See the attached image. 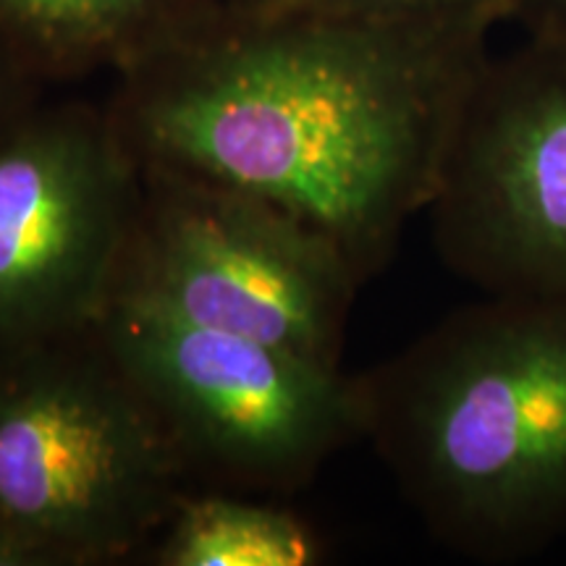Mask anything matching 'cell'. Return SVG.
I'll list each match as a JSON object with an SVG mask.
<instances>
[{
  "mask_svg": "<svg viewBox=\"0 0 566 566\" xmlns=\"http://www.w3.org/2000/svg\"><path fill=\"white\" fill-rule=\"evenodd\" d=\"M441 263L483 294L566 296V40L488 59L428 208Z\"/></svg>",
  "mask_w": 566,
  "mask_h": 566,
  "instance_id": "obj_7",
  "label": "cell"
},
{
  "mask_svg": "<svg viewBox=\"0 0 566 566\" xmlns=\"http://www.w3.org/2000/svg\"><path fill=\"white\" fill-rule=\"evenodd\" d=\"M359 384L365 438L441 546L520 564L566 537V296L483 294Z\"/></svg>",
  "mask_w": 566,
  "mask_h": 566,
  "instance_id": "obj_2",
  "label": "cell"
},
{
  "mask_svg": "<svg viewBox=\"0 0 566 566\" xmlns=\"http://www.w3.org/2000/svg\"><path fill=\"white\" fill-rule=\"evenodd\" d=\"M491 27L223 3L124 66L108 116L139 166L281 205L367 283L433 202Z\"/></svg>",
  "mask_w": 566,
  "mask_h": 566,
  "instance_id": "obj_1",
  "label": "cell"
},
{
  "mask_svg": "<svg viewBox=\"0 0 566 566\" xmlns=\"http://www.w3.org/2000/svg\"><path fill=\"white\" fill-rule=\"evenodd\" d=\"M514 19L527 27V34L566 40V0H516Z\"/></svg>",
  "mask_w": 566,
  "mask_h": 566,
  "instance_id": "obj_12",
  "label": "cell"
},
{
  "mask_svg": "<svg viewBox=\"0 0 566 566\" xmlns=\"http://www.w3.org/2000/svg\"><path fill=\"white\" fill-rule=\"evenodd\" d=\"M137 195L108 108L38 103L0 132V357L101 317Z\"/></svg>",
  "mask_w": 566,
  "mask_h": 566,
  "instance_id": "obj_6",
  "label": "cell"
},
{
  "mask_svg": "<svg viewBox=\"0 0 566 566\" xmlns=\"http://www.w3.org/2000/svg\"><path fill=\"white\" fill-rule=\"evenodd\" d=\"M40 76L21 61V55L0 34V132L19 122L27 111L38 105L34 84Z\"/></svg>",
  "mask_w": 566,
  "mask_h": 566,
  "instance_id": "obj_11",
  "label": "cell"
},
{
  "mask_svg": "<svg viewBox=\"0 0 566 566\" xmlns=\"http://www.w3.org/2000/svg\"><path fill=\"white\" fill-rule=\"evenodd\" d=\"M321 554L315 530L275 499L192 491L147 556L155 566H313Z\"/></svg>",
  "mask_w": 566,
  "mask_h": 566,
  "instance_id": "obj_9",
  "label": "cell"
},
{
  "mask_svg": "<svg viewBox=\"0 0 566 566\" xmlns=\"http://www.w3.org/2000/svg\"><path fill=\"white\" fill-rule=\"evenodd\" d=\"M223 3H258V0H223Z\"/></svg>",
  "mask_w": 566,
  "mask_h": 566,
  "instance_id": "obj_13",
  "label": "cell"
},
{
  "mask_svg": "<svg viewBox=\"0 0 566 566\" xmlns=\"http://www.w3.org/2000/svg\"><path fill=\"white\" fill-rule=\"evenodd\" d=\"M192 491L95 323L0 357V533L32 566L147 556Z\"/></svg>",
  "mask_w": 566,
  "mask_h": 566,
  "instance_id": "obj_3",
  "label": "cell"
},
{
  "mask_svg": "<svg viewBox=\"0 0 566 566\" xmlns=\"http://www.w3.org/2000/svg\"><path fill=\"white\" fill-rule=\"evenodd\" d=\"M363 286L342 247L281 205L139 166L137 208L113 292L342 367Z\"/></svg>",
  "mask_w": 566,
  "mask_h": 566,
  "instance_id": "obj_5",
  "label": "cell"
},
{
  "mask_svg": "<svg viewBox=\"0 0 566 566\" xmlns=\"http://www.w3.org/2000/svg\"><path fill=\"white\" fill-rule=\"evenodd\" d=\"M223 0H0V34L40 76L122 71L192 30Z\"/></svg>",
  "mask_w": 566,
  "mask_h": 566,
  "instance_id": "obj_8",
  "label": "cell"
},
{
  "mask_svg": "<svg viewBox=\"0 0 566 566\" xmlns=\"http://www.w3.org/2000/svg\"><path fill=\"white\" fill-rule=\"evenodd\" d=\"M97 334L195 491L281 499L365 438L359 373L113 292Z\"/></svg>",
  "mask_w": 566,
  "mask_h": 566,
  "instance_id": "obj_4",
  "label": "cell"
},
{
  "mask_svg": "<svg viewBox=\"0 0 566 566\" xmlns=\"http://www.w3.org/2000/svg\"><path fill=\"white\" fill-rule=\"evenodd\" d=\"M258 3H296L375 19L488 21V24H495V21L514 17L516 0H258Z\"/></svg>",
  "mask_w": 566,
  "mask_h": 566,
  "instance_id": "obj_10",
  "label": "cell"
}]
</instances>
